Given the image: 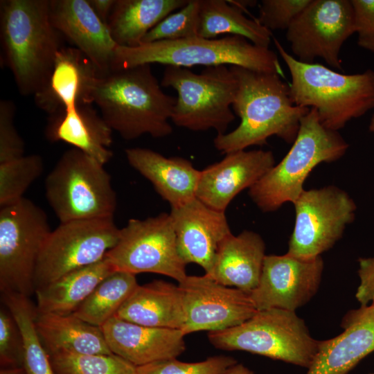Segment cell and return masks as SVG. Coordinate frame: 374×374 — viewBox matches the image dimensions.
<instances>
[{"label":"cell","mask_w":374,"mask_h":374,"mask_svg":"<svg viewBox=\"0 0 374 374\" xmlns=\"http://www.w3.org/2000/svg\"><path fill=\"white\" fill-rule=\"evenodd\" d=\"M138 285L136 275L116 271L103 280L73 314L101 328L116 315Z\"/></svg>","instance_id":"4dcf8cb0"},{"label":"cell","mask_w":374,"mask_h":374,"mask_svg":"<svg viewBox=\"0 0 374 374\" xmlns=\"http://www.w3.org/2000/svg\"><path fill=\"white\" fill-rule=\"evenodd\" d=\"M181 291L188 334L215 332L239 326L258 311L249 294L222 285L207 275L187 276L178 283Z\"/></svg>","instance_id":"9a60e30c"},{"label":"cell","mask_w":374,"mask_h":374,"mask_svg":"<svg viewBox=\"0 0 374 374\" xmlns=\"http://www.w3.org/2000/svg\"><path fill=\"white\" fill-rule=\"evenodd\" d=\"M293 204L295 224L287 253L302 258L320 256L332 248L356 211L353 199L335 186L304 190Z\"/></svg>","instance_id":"4fadbf2b"},{"label":"cell","mask_w":374,"mask_h":374,"mask_svg":"<svg viewBox=\"0 0 374 374\" xmlns=\"http://www.w3.org/2000/svg\"><path fill=\"white\" fill-rule=\"evenodd\" d=\"M271 151L239 150L200 170L196 197L209 207L225 212L242 190L255 185L274 166Z\"/></svg>","instance_id":"e0dca14e"},{"label":"cell","mask_w":374,"mask_h":374,"mask_svg":"<svg viewBox=\"0 0 374 374\" xmlns=\"http://www.w3.org/2000/svg\"><path fill=\"white\" fill-rule=\"evenodd\" d=\"M355 31L358 35L374 34V0H351Z\"/></svg>","instance_id":"60d3db41"},{"label":"cell","mask_w":374,"mask_h":374,"mask_svg":"<svg viewBox=\"0 0 374 374\" xmlns=\"http://www.w3.org/2000/svg\"><path fill=\"white\" fill-rule=\"evenodd\" d=\"M170 215L182 260L186 265H199L204 274H208L220 243L231 233L225 212L215 210L196 197L171 208Z\"/></svg>","instance_id":"ac0fdd59"},{"label":"cell","mask_w":374,"mask_h":374,"mask_svg":"<svg viewBox=\"0 0 374 374\" xmlns=\"http://www.w3.org/2000/svg\"><path fill=\"white\" fill-rule=\"evenodd\" d=\"M188 0H116L107 27L119 46L135 47L166 17Z\"/></svg>","instance_id":"83f0119b"},{"label":"cell","mask_w":374,"mask_h":374,"mask_svg":"<svg viewBox=\"0 0 374 374\" xmlns=\"http://www.w3.org/2000/svg\"><path fill=\"white\" fill-rule=\"evenodd\" d=\"M312 0H262L256 20L269 30H287Z\"/></svg>","instance_id":"74e56055"},{"label":"cell","mask_w":374,"mask_h":374,"mask_svg":"<svg viewBox=\"0 0 374 374\" xmlns=\"http://www.w3.org/2000/svg\"><path fill=\"white\" fill-rule=\"evenodd\" d=\"M161 85L177 93L170 120L178 127L195 132L212 129L222 134L235 119L231 107L238 83L226 65L206 67L200 73L166 66Z\"/></svg>","instance_id":"ba28073f"},{"label":"cell","mask_w":374,"mask_h":374,"mask_svg":"<svg viewBox=\"0 0 374 374\" xmlns=\"http://www.w3.org/2000/svg\"><path fill=\"white\" fill-rule=\"evenodd\" d=\"M199 25V0H188L184 7L170 14L151 29L141 44L196 37Z\"/></svg>","instance_id":"e575fe53"},{"label":"cell","mask_w":374,"mask_h":374,"mask_svg":"<svg viewBox=\"0 0 374 374\" xmlns=\"http://www.w3.org/2000/svg\"><path fill=\"white\" fill-rule=\"evenodd\" d=\"M341 326L344 329L341 334L320 341L306 374H348L374 351V305L350 310Z\"/></svg>","instance_id":"7402d4cb"},{"label":"cell","mask_w":374,"mask_h":374,"mask_svg":"<svg viewBox=\"0 0 374 374\" xmlns=\"http://www.w3.org/2000/svg\"><path fill=\"white\" fill-rule=\"evenodd\" d=\"M323 270L321 256L302 258L288 253L266 255L258 284L249 296L257 310L295 311L316 294Z\"/></svg>","instance_id":"2e32d148"},{"label":"cell","mask_w":374,"mask_h":374,"mask_svg":"<svg viewBox=\"0 0 374 374\" xmlns=\"http://www.w3.org/2000/svg\"><path fill=\"white\" fill-rule=\"evenodd\" d=\"M115 316L141 326L181 330L185 313L180 287L163 280L139 285Z\"/></svg>","instance_id":"484cf974"},{"label":"cell","mask_w":374,"mask_h":374,"mask_svg":"<svg viewBox=\"0 0 374 374\" xmlns=\"http://www.w3.org/2000/svg\"><path fill=\"white\" fill-rule=\"evenodd\" d=\"M51 231L45 212L25 197L0 207L1 293L35 294L37 262Z\"/></svg>","instance_id":"30bf717a"},{"label":"cell","mask_w":374,"mask_h":374,"mask_svg":"<svg viewBox=\"0 0 374 374\" xmlns=\"http://www.w3.org/2000/svg\"><path fill=\"white\" fill-rule=\"evenodd\" d=\"M130 165L149 180L171 208L196 198L200 170L182 157H166L148 148L125 150Z\"/></svg>","instance_id":"603a6c76"},{"label":"cell","mask_w":374,"mask_h":374,"mask_svg":"<svg viewBox=\"0 0 374 374\" xmlns=\"http://www.w3.org/2000/svg\"><path fill=\"white\" fill-rule=\"evenodd\" d=\"M24 341L14 317L4 305L0 308V364L1 368L24 366Z\"/></svg>","instance_id":"8d00e7d4"},{"label":"cell","mask_w":374,"mask_h":374,"mask_svg":"<svg viewBox=\"0 0 374 374\" xmlns=\"http://www.w3.org/2000/svg\"><path fill=\"white\" fill-rule=\"evenodd\" d=\"M112 132L91 105H83L48 116L45 136L51 142L67 143L105 165L113 156L109 148Z\"/></svg>","instance_id":"cb8c5ba5"},{"label":"cell","mask_w":374,"mask_h":374,"mask_svg":"<svg viewBox=\"0 0 374 374\" xmlns=\"http://www.w3.org/2000/svg\"><path fill=\"white\" fill-rule=\"evenodd\" d=\"M93 101L113 131L132 140L143 134L170 135L176 98L165 93L150 64L111 70L100 76Z\"/></svg>","instance_id":"7a4b0ae2"},{"label":"cell","mask_w":374,"mask_h":374,"mask_svg":"<svg viewBox=\"0 0 374 374\" xmlns=\"http://www.w3.org/2000/svg\"><path fill=\"white\" fill-rule=\"evenodd\" d=\"M116 271L104 258L93 265L71 271L36 290L38 312L73 314L106 277Z\"/></svg>","instance_id":"f1b7e54d"},{"label":"cell","mask_w":374,"mask_h":374,"mask_svg":"<svg viewBox=\"0 0 374 374\" xmlns=\"http://www.w3.org/2000/svg\"><path fill=\"white\" fill-rule=\"evenodd\" d=\"M359 285L355 297L361 306L374 305V256L358 260Z\"/></svg>","instance_id":"ab89813d"},{"label":"cell","mask_w":374,"mask_h":374,"mask_svg":"<svg viewBox=\"0 0 374 374\" xmlns=\"http://www.w3.org/2000/svg\"><path fill=\"white\" fill-rule=\"evenodd\" d=\"M55 374H136V367L114 354L48 353Z\"/></svg>","instance_id":"d6a6232c"},{"label":"cell","mask_w":374,"mask_h":374,"mask_svg":"<svg viewBox=\"0 0 374 374\" xmlns=\"http://www.w3.org/2000/svg\"><path fill=\"white\" fill-rule=\"evenodd\" d=\"M46 199L60 223L114 217L116 195L104 165L73 148L45 179Z\"/></svg>","instance_id":"9c48e42d"},{"label":"cell","mask_w":374,"mask_h":374,"mask_svg":"<svg viewBox=\"0 0 374 374\" xmlns=\"http://www.w3.org/2000/svg\"><path fill=\"white\" fill-rule=\"evenodd\" d=\"M16 107L11 100L0 102V163L21 157L24 155L25 144L19 136L14 118Z\"/></svg>","instance_id":"f35d334b"},{"label":"cell","mask_w":374,"mask_h":374,"mask_svg":"<svg viewBox=\"0 0 374 374\" xmlns=\"http://www.w3.org/2000/svg\"><path fill=\"white\" fill-rule=\"evenodd\" d=\"M238 363L231 357L215 356L198 362H183L176 358L136 367V374H222Z\"/></svg>","instance_id":"d590c367"},{"label":"cell","mask_w":374,"mask_h":374,"mask_svg":"<svg viewBox=\"0 0 374 374\" xmlns=\"http://www.w3.org/2000/svg\"><path fill=\"white\" fill-rule=\"evenodd\" d=\"M101 329L112 353L136 367L177 358L186 349V335L179 329L141 326L116 316Z\"/></svg>","instance_id":"44dd1931"},{"label":"cell","mask_w":374,"mask_h":374,"mask_svg":"<svg viewBox=\"0 0 374 374\" xmlns=\"http://www.w3.org/2000/svg\"><path fill=\"white\" fill-rule=\"evenodd\" d=\"M286 30L296 60L314 63L319 57L341 69V48L355 33L351 1L312 0Z\"/></svg>","instance_id":"5bb4252c"},{"label":"cell","mask_w":374,"mask_h":374,"mask_svg":"<svg viewBox=\"0 0 374 374\" xmlns=\"http://www.w3.org/2000/svg\"><path fill=\"white\" fill-rule=\"evenodd\" d=\"M369 130L374 134V114H373L370 121Z\"/></svg>","instance_id":"bcb514c9"},{"label":"cell","mask_w":374,"mask_h":374,"mask_svg":"<svg viewBox=\"0 0 374 374\" xmlns=\"http://www.w3.org/2000/svg\"><path fill=\"white\" fill-rule=\"evenodd\" d=\"M273 40L290 73L294 104L315 109L324 127L338 132L374 108V71L344 74L318 63L302 62Z\"/></svg>","instance_id":"277c9868"},{"label":"cell","mask_w":374,"mask_h":374,"mask_svg":"<svg viewBox=\"0 0 374 374\" xmlns=\"http://www.w3.org/2000/svg\"><path fill=\"white\" fill-rule=\"evenodd\" d=\"M35 326L48 353H112L101 328L87 323L73 314L62 315L37 312Z\"/></svg>","instance_id":"4316f807"},{"label":"cell","mask_w":374,"mask_h":374,"mask_svg":"<svg viewBox=\"0 0 374 374\" xmlns=\"http://www.w3.org/2000/svg\"><path fill=\"white\" fill-rule=\"evenodd\" d=\"M49 15L53 26L96 65L102 75L111 71L118 45L87 0H49Z\"/></svg>","instance_id":"ffe728a7"},{"label":"cell","mask_w":374,"mask_h":374,"mask_svg":"<svg viewBox=\"0 0 374 374\" xmlns=\"http://www.w3.org/2000/svg\"><path fill=\"white\" fill-rule=\"evenodd\" d=\"M348 144L337 131L324 127L311 108L301 118L292 146L255 185L249 189L253 202L263 212L294 203L304 190V182L319 164L338 160Z\"/></svg>","instance_id":"8992f818"},{"label":"cell","mask_w":374,"mask_h":374,"mask_svg":"<svg viewBox=\"0 0 374 374\" xmlns=\"http://www.w3.org/2000/svg\"><path fill=\"white\" fill-rule=\"evenodd\" d=\"M0 374H28L24 366L1 368Z\"/></svg>","instance_id":"f6af8a7d"},{"label":"cell","mask_w":374,"mask_h":374,"mask_svg":"<svg viewBox=\"0 0 374 374\" xmlns=\"http://www.w3.org/2000/svg\"><path fill=\"white\" fill-rule=\"evenodd\" d=\"M370 374H374V373H370Z\"/></svg>","instance_id":"7dc6e473"},{"label":"cell","mask_w":374,"mask_h":374,"mask_svg":"<svg viewBox=\"0 0 374 374\" xmlns=\"http://www.w3.org/2000/svg\"><path fill=\"white\" fill-rule=\"evenodd\" d=\"M229 69L238 83L232 107L240 123L233 131L217 134L215 148L227 154L262 145L272 136L293 143L310 109L294 104L290 87L276 73L233 65Z\"/></svg>","instance_id":"6da1fadb"},{"label":"cell","mask_w":374,"mask_h":374,"mask_svg":"<svg viewBox=\"0 0 374 374\" xmlns=\"http://www.w3.org/2000/svg\"><path fill=\"white\" fill-rule=\"evenodd\" d=\"M237 35L253 44L269 48L272 34L256 19H250L240 8L224 0H199L198 37L215 39L221 35Z\"/></svg>","instance_id":"f546056e"},{"label":"cell","mask_w":374,"mask_h":374,"mask_svg":"<svg viewBox=\"0 0 374 374\" xmlns=\"http://www.w3.org/2000/svg\"><path fill=\"white\" fill-rule=\"evenodd\" d=\"M0 38L3 63L19 92L33 95L48 80L63 36L53 26L49 0H1Z\"/></svg>","instance_id":"3957f363"},{"label":"cell","mask_w":374,"mask_h":374,"mask_svg":"<svg viewBox=\"0 0 374 374\" xmlns=\"http://www.w3.org/2000/svg\"><path fill=\"white\" fill-rule=\"evenodd\" d=\"M358 45L374 53V34L366 35H358Z\"/></svg>","instance_id":"7bdbcfd3"},{"label":"cell","mask_w":374,"mask_h":374,"mask_svg":"<svg viewBox=\"0 0 374 374\" xmlns=\"http://www.w3.org/2000/svg\"><path fill=\"white\" fill-rule=\"evenodd\" d=\"M105 258L116 271L134 275L159 274L178 283L188 276L186 264L178 251L170 213L129 220L127 225L120 229L118 240Z\"/></svg>","instance_id":"7c38bea8"},{"label":"cell","mask_w":374,"mask_h":374,"mask_svg":"<svg viewBox=\"0 0 374 374\" xmlns=\"http://www.w3.org/2000/svg\"><path fill=\"white\" fill-rule=\"evenodd\" d=\"M210 343L224 350H242L308 368L319 348L303 319L279 308L258 310L242 324L208 333Z\"/></svg>","instance_id":"52a82bcc"},{"label":"cell","mask_w":374,"mask_h":374,"mask_svg":"<svg viewBox=\"0 0 374 374\" xmlns=\"http://www.w3.org/2000/svg\"><path fill=\"white\" fill-rule=\"evenodd\" d=\"M102 74L96 65L75 47H62L51 73L34 94L36 105L52 116L74 106L91 105L96 83Z\"/></svg>","instance_id":"d6986e66"},{"label":"cell","mask_w":374,"mask_h":374,"mask_svg":"<svg viewBox=\"0 0 374 374\" xmlns=\"http://www.w3.org/2000/svg\"><path fill=\"white\" fill-rule=\"evenodd\" d=\"M155 63L189 69L197 65L209 67L229 64L284 77L278 56L273 51L237 35L220 39L196 37L161 40L135 47L118 46L111 70Z\"/></svg>","instance_id":"5b68a950"},{"label":"cell","mask_w":374,"mask_h":374,"mask_svg":"<svg viewBox=\"0 0 374 374\" xmlns=\"http://www.w3.org/2000/svg\"><path fill=\"white\" fill-rule=\"evenodd\" d=\"M98 18L107 26V22L116 0H87Z\"/></svg>","instance_id":"b9f144b4"},{"label":"cell","mask_w":374,"mask_h":374,"mask_svg":"<svg viewBox=\"0 0 374 374\" xmlns=\"http://www.w3.org/2000/svg\"><path fill=\"white\" fill-rule=\"evenodd\" d=\"M265 256L259 234L247 230L237 235L231 233L220 243L212 269L206 275L249 294L258 284Z\"/></svg>","instance_id":"d4e9b609"},{"label":"cell","mask_w":374,"mask_h":374,"mask_svg":"<svg viewBox=\"0 0 374 374\" xmlns=\"http://www.w3.org/2000/svg\"><path fill=\"white\" fill-rule=\"evenodd\" d=\"M43 170V159L37 154L24 155L0 163V207L15 204L24 197V193Z\"/></svg>","instance_id":"836d02e7"},{"label":"cell","mask_w":374,"mask_h":374,"mask_svg":"<svg viewBox=\"0 0 374 374\" xmlns=\"http://www.w3.org/2000/svg\"><path fill=\"white\" fill-rule=\"evenodd\" d=\"M222 374H255L253 371L249 368L243 365L242 364H238L233 365L228 368Z\"/></svg>","instance_id":"ee69618b"},{"label":"cell","mask_w":374,"mask_h":374,"mask_svg":"<svg viewBox=\"0 0 374 374\" xmlns=\"http://www.w3.org/2000/svg\"><path fill=\"white\" fill-rule=\"evenodd\" d=\"M1 301L16 320L24 341V367L28 374H55L50 356L37 331L36 305L30 297L15 292L1 293Z\"/></svg>","instance_id":"1f68e13d"},{"label":"cell","mask_w":374,"mask_h":374,"mask_svg":"<svg viewBox=\"0 0 374 374\" xmlns=\"http://www.w3.org/2000/svg\"><path fill=\"white\" fill-rule=\"evenodd\" d=\"M119 235L114 217L60 223L51 231L40 251L35 271V290L102 260Z\"/></svg>","instance_id":"8fae6325"}]
</instances>
